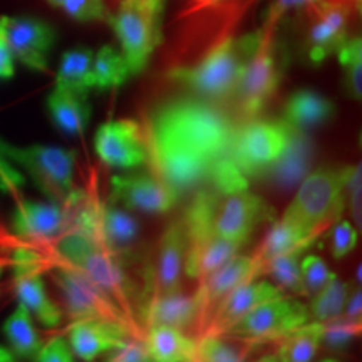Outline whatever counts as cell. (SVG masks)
<instances>
[{"label":"cell","mask_w":362,"mask_h":362,"mask_svg":"<svg viewBox=\"0 0 362 362\" xmlns=\"http://www.w3.org/2000/svg\"><path fill=\"white\" fill-rule=\"evenodd\" d=\"M235 131L232 119L205 99H171L148 119V163L178 193L208 187L228 156Z\"/></svg>","instance_id":"obj_1"},{"label":"cell","mask_w":362,"mask_h":362,"mask_svg":"<svg viewBox=\"0 0 362 362\" xmlns=\"http://www.w3.org/2000/svg\"><path fill=\"white\" fill-rule=\"evenodd\" d=\"M272 216L269 203L248 188L220 192L208 185L198 189L181 221L187 240L216 235L245 243L262 221L274 220Z\"/></svg>","instance_id":"obj_2"},{"label":"cell","mask_w":362,"mask_h":362,"mask_svg":"<svg viewBox=\"0 0 362 362\" xmlns=\"http://www.w3.org/2000/svg\"><path fill=\"white\" fill-rule=\"evenodd\" d=\"M57 253L61 262L83 272L98 287L110 296L123 310L136 332V287L124 269V255L107 250L93 238L78 232L59 237ZM139 334V332H138Z\"/></svg>","instance_id":"obj_3"},{"label":"cell","mask_w":362,"mask_h":362,"mask_svg":"<svg viewBox=\"0 0 362 362\" xmlns=\"http://www.w3.org/2000/svg\"><path fill=\"white\" fill-rule=\"evenodd\" d=\"M259 40L260 30L242 37H226L197 64L176 67L170 78L203 99H223L235 93Z\"/></svg>","instance_id":"obj_4"},{"label":"cell","mask_w":362,"mask_h":362,"mask_svg":"<svg viewBox=\"0 0 362 362\" xmlns=\"http://www.w3.org/2000/svg\"><path fill=\"white\" fill-rule=\"evenodd\" d=\"M163 12L165 0H123L111 17L129 76L141 74L163 42Z\"/></svg>","instance_id":"obj_5"},{"label":"cell","mask_w":362,"mask_h":362,"mask_svg":"<svg viewBox=\"0 0 362 362\" xmlns=\"http://www.w3.org/2000/svg\"><path fill=\"white\" fill-rule=\"evenodd\" d=\"M0 155L19 165L49 202L64 205L74 192V170L78 155L72 149L29 144L17 146L0 139Z\"/></svg>","instance_id":"obj_6"},{"label":"cell","mask_w":362,"mask_h":362,"mask_svg":"<svg viewBox=\"0 0 362 362\" xmlns=\"http://www.w3.org/2000/svg\"><path fill=\"white\" fill-rule=\"evenodd\" d=\"M344 175L346 168L320 166L312 170L297 187L284 216L322 233L341 218L347 203Z\"/></svg>","instance_id":"obj_7"},{"label":"cell","mask_w":362,"mask_h":362,"mask_svg":"<svg viewBox=\"0 0 362 362\" xmlns=\"http://www.w3.org/2000/svg\"><path fill=\"white\" fill-rule=\"evenodd\" d=\"M275 27L277 24L265 22L260 29L259 45L248 59L235 89L240 107L247 116H255L264 110L282 81L284 61L274 37Z\"/></svg>","instance_id":"obj_8"},{"label":"cell","mask_w":362,"mask_h":362,"mask_svg":"<svg viewBox=\"0 0 362 362\" xmlns=\"http://www.w3.org/2000/svg\"><path fill=\"white\" fill-rule=\"evenodd\" d=\"M291 138V126L282 119H253L237 128L228 158L247 180L260 175L282 155Z\"/></svg>","instance_id":"obj_9"},{"label":"cell","mask_w":362,"mask_h":362,"mask_svg":"<svg viewBox=\"0 0 362 362\" xmlns=\"http://www.w3.org/2000/svg\"><path fill=\"white\" fill-rule=\"evenodd\" d=\"M51 277L61 292L62 302H64L67 314L72 320H112V322L124 324L139 339V334L131 325L123 310L116 305V302L93 280L86 277L83 272L61 262L51 270Z\"/></svg>","instance_id":"obj_10"},{"label":"cell","mask_w":362,"mask_h":362,"mask_svg":"<svg viewBox=\"0 0 362 362\" xmlns=\"http://www.w3.org/2000/svg\"><path fill=\"white\" fill-rule=\"evenodd\" d=\"M310 320L309 309L296 298L287 296L272 298L255 307L247 315L230 325L220 336L242 337L250 341L282 339L288 332Z\"/></svg>","instance_id":"obj_11"},{"label":"cell","mask_w":362,"mask_h":362,"mask_svg":"<svg viewBox=\"0 0 362 362\" xmlns=\"http://www.w3.org/2000/svg\"><path fill=\"white\" fill-rule=\"evenodd\" d=\"M110 200L128 210L168 214L178 203L180 193L156 175L128 173L111 176Z\"/></svg>","instance_id":"obj_12"},{"label":"cell","mask_w":362,"mask_h":362,"mask_svg":"<svg viewBox=\"0 0 362 362\" xmlns=\"http://www.w3.org/2000/svg\"><path fill=\"white\" fill-rule=\"evenodd\" d=\"M0 29L13 54V59L29 69L45 72L49 54L56 42V30L47 22L35 17H0Z\"/></svg>","instance_id":"obj_13"},{"label":"cell","mask_w":362,"mask_h":362,"mask_svg":"<svg viewBox=\"0 0 362 362\" xmlns=\"http://www.w3.org/2000/svg\"><path fill=\"white\" fill-rule=\"evenodd\" d=\"M94 151L111 168L133 170L148 163V148L134 121L111 119L94 134Z\"/></svg>","instance_id":"obj_14"},{"label":"cell","mask_w":362,"mask_h":362,"mask_svg":"<svg viewBox=\"0 0 362 362\" xmlns=\"http://www.w3.org/2000/svg\"><path fill=\"white\" fill-rule=\"evenodd\" d=\"M136 337L124 324L104 319H79L71 324L67 344L79 359L96 361L99 356L123 347Z\"/></svg>","instance_id":"obj_15"},{"label":"cell","mask_w":362,"mask_h":362,"mask_svg":"<svg viewBox=\"0 0 362 362\" xmlns=\"http://www.w3.org/2000/svg\"><path fill=\"white\" fill-rule=\"evenodd\" d=\"M315 144L307 131L291 128V138L284 153L260 175L279 192H292L314 170Z\"/></svg>","instance_id":"obj_16"},{"label":"cell","mask_w":362,"mask_h":362,"mask_svg":"<svg viewBox=\"0 0 362 362\" xmlns=\"http://www.w3.org/2000/svg\"><path fill=\"white\" fill-rule=\"evenodd\" d=\"M260 275V269L257 265L253 255H235L220 269L211 272L208 277L200 280L198 287V297L202 304V324L200 329L205 330L211 315L223 298L233 291L237 285L245 280L255 279Z\"/></svg>","instance_id":"obj_17"},{"label":"cell","mask_w":362,"mask_h":362,"mask_svg":"<svg viewBox=\"0 0 362 362\" xmlns=\"http://www.w3.org/2000/svg\"><path fill=\"white\" fill-rule=\"evenodd\" d=\"M285 292L279 285H274L267 280L250 279L242 282L226 296L223 300L216 305V309L208 322L205 334H221L225 332L230 325L252 312L255 307L264 304L272 298L284 297ZM203 334V336H205Z\"/></svg>","instance_id":"obj_18"},{"label":"cell","mask_w":362,"mask_h":362,"mask_svg":"<svg viewBox=\"0 0 362 362\" xmlns=\"http://www.w3.org/2000/svg\"><path fill=\"white\" fill-rule=\"evenodd\" d=\"M16 279H13V288H16L19 304L25 307L40 324L45 327H57L62 320V310L54 304L45 292L44 280L40 277L35 257L30 253L21 252L17 257Z\"/></svg>","instance_id":"obj_19"},{"label":"cell","mask_w":362,"mask_h":362,"mask_svg":"<svg viewBox=\"0 0 362 362\" xmlns=\"http://www.w3.org/2000/svg\"><path fill=\"white\" fill-rule=\"evenodd\" d=\"M12 215V230L25 240H52L64 235L69 228L67 211L62 205L49 202L39 203L17 197Z\"/></svg>","instance_id":"obj_20"},{"label":"cell","mask_w":362,"mask_h":362,"mask_svg":"<svg viewBox=\"0 0 362 362\" xmlns=\"http://www.w3.org/2000/svg\"><path fill=\"white\" fill-rule=\"evenodd\" d=\"M349 11L341 4H319V13L307 35L305 52L312 64H320L336 54L347 37Z\"/></svg>","instance_id":"obj_21"},{"label":"cell","mask_w":362,"mask_h":362,"mask_svg":"<svg viewBox=\"0 0 362 362\" xmlns=\"http://www.w3.org/2000/svg\"><path fill=\"white\" fill-rule=\"evenodd\" d=\"M146 325H170L180 330H192L202 324V304L198 293L175 292L153 293L143 312Z\"/></svg>","instance_id":"obj_22"},{"label":"cell","mask_w":362,"mask_h":362,"mask_svg":"<svg viewBox=\"0 0 362 362\" xmlns=\"http://www.w3.org/2000/svg\"><path fill=\"white\" fill-rule=\"evenodd\" d=\"M187 232L183 221H173L166 226L160 238L155 264V288L153 293L178 291L187 257Z\"/></svg>","instance_id":"obj_23"},{"label":"cell","mask_w":362,"mask_h":362,"mask_svg":"<svg viewBox=\"0 0 362 362\" xmlns=\"http://www.w3.org/2000/svg\"><path fill=\"white\" fill-rule=\"evenodd\" d=\"M319 235L320 232H315L309 226L287 218V216L275 220L272 228L262 240L260 247L253 253V259L259 265L260 274L264 265L274 257L284 255L288 252H304L312 247V243H315Z\"/></svg>","instance_id":"obj_24"},{"label":"cell","mask_w":362,"mask_h":362,"mask_svg":"<svg viewBox=\"0 0 362 362\" xmlns=\"http://www.w3.org/2000/svg\"><path fill=\"white\" fill-rule=\"evenodd\" d=\"M243 245L245 243L216 237V235L188 240L183 272L189 279L203 280L211 272L220 269L230 259L238 255Z\"/></svg>","instance_id":"obj_25"},{"label":"cell","mask_w":362,"mask_h":362,"mask_svg":"<svg viewBox=\"0 0 362 362\" xmlns=\"http://www.w3.org/2000/svg\"><path fill=\"white\" fill-rule=\"evenodd\" d=\"M139 235V223L129 211L121 210L115 205H103L99 208L96 235L94 242L106 247L107 250L128 257Z\"/></svg>","instance_id":"obj_26"},{"label":"cell","mask_w":362,"mask_h":362,"mask_svg":"<svg viewBox=\"0 0 362 362\" xmlns=\"http://www.w3.org/2000/svg\"><path fill=\"white\" fill-rule=\"evenodd\" d=\"M336 104L312 89H298L287 99L282 121L293 129L309 131L332 119Z\"/></svg>","instance_id":"obj_27"},{"label":"cell","mask_w":362,"mask_h":362,"mask_svg":"<svg viewBox=\"0 0 362 362\" xmlns=\"http://www.w3.org/2000/svg\"><path fill=\"white\" fill-rule=\"evenodd\" d=\"M144 347L151 362H197V341L170 325H149Z\"/></svg>","instance_id":"obj_28"},{"label":"cell","mask_w":362,"mask_h":362,"mask_svg":"<svg viewBox=\"0 0 362 362\" xmlns=\"http://www.w3.org/2000/svg\"><path fill=\"white\" fill-rule=\"evenodd\" d=\"M47 110L54 124L66 134L81 136L88 129L90 121L88 98L56 86L47 98Z\"/></svg>","instance_id":"obj_29"},{"label":"cell","mask_w":362,"mask_h":362,"mask_svg":"<svg viewBox=\"0 0 362 362\" xmlns=\"http://www.w3.org/2000/svg\"><path fill=\"white\" fill-rule=\"evenodd\" d=\"M93 57L94 52L88 47H74L66 51L59 64L56 86L88 98L89 90L94 89Z\"/></svg>","instance_id":"obj_30"},{"label":"cell","mask_w":362,"mask_h":362,"mask_svg":"<svg viewBox=\"0 0 362 362\" xmlns=\"http://www.w3.org/2000/svg\"><path fill=\"white\" fill-rule=\"evenodd\" d=\"M2 332L13 356L19 359H34L42 347V339L33 322V315L22 304L17 305V309L7 317L2 325Z\"/></svg>","instance_id":"obj_31"},{"label":"cell","mask_w":362,"mask_h":362,"mask_svg":"<svg viewBox=\"0 0 362 362\" xmlns=\"http://www.w3.org/2000/svg\"><path fill=\"white\" fill-rule=\"evenodd\" d=\"M131 78L123 54L111 45H104L93 57L94 89L106 90L123 86Z\"/></svg>","instance_id":"obj_32"},{"label":"cell","mask_w":362,"mask_h":362,"mask_svg":"<svg viewBox=\"0 0 362 362\" xmlns=\"http://www.w3.org/2000/svg\"><path fill=\"white\" fill-rule=\"evenodd\" d=\"M349 293L351 285L341 282L336 275L324 288L312 296L310 305L307 307L310 319H314V322H327L341 317Z\"/></svg>","instance_id":"obj_33"},{"label":"cell","mask_w":362,"mask_h":362,"mask_svg":"<svg viewBox=\"0 0 362 362\" xmlns=\"http://www.w3.org/2000/svg\"><path fill=\"white\" fill-rule=\"evenodd\" d=\"M282 339L279 349L280 362H312L320 346L319 322H307Z\"/></svg>","instance_id":"obj_34"},{"label":"cell","mask_w":362,"mask_h":362,"mask_svg":"<svg viewBox=\"0 0 362 362\" xmlns=\"http://www.w3.org/2000/svg\"><path fill=\"white\" fill-rule=\"evenodd\" d=\"M300 253L302 252H288L284 255L274 257L264 265L262 274H269L284 292L287 291L293 296L309 297L300 274V260H298Z\"/></svg>","instance_id":"obj_35"},{"label":"cell","mask_w":362,"mask_h":362,"mask_svg":"<svg viewBox=\"0 0 362 362\" xmlns=\"http://www.w3.org/2000/svg\"><path fill=\"white\" fill-rule=\"evenodd\" d=\"M344 69V88L356 101L362 98V42L361 37H347L336 52Z\"/></svg>","instance_id":"obj_36"},{"label":"cell","mask_w":362,"mask_h":362,"mask_svg":"<svg viewBox=\"0 0 362 362\" xmlns=\"http://www.w3.org/2000/svg\"><path fill=\"white\" fill-rule=\"evenodd\" d=\"M197 362H245V356L220 334H205L197 342Z\"/></svg>","instance_id":"obj_37"},{"label":"cell","mask_w":362,"mask_h":362,"mask_svg":"<svg viewBox=\"0 0 362 362\" xmlns=\"http://www.w3.org/2000/svg\"><path fill=\"white\" fill-rule=\"evenodd\" d=\"M361 332V320H351L347 317H337V319L319 322V337L320 344L334 351H341L354 341Z\"/></svg>","instance_id":"obj_38"},{"label":"cell","mask_w":362,"mask_h":362,"mask_svg":"<svg viewBox=\"0 0 362 362\" xmlns=\"http://www.w3.org/2000/svg\"><path fill=\"white\" fill-rule=\"evenodd\" d=\"M300 274L307 296H314L336 277V274L329 269V265L319 255H305L300 264Z\"/></svg>","instance_id":"obj_39"},{"label":"cell","mask_w":362,"mask_h":362,"mask_svg":"<svg viewBox=\"0 0 362 362\" xmlns=\"http://www.w3.org/2000/svg\"><path fill=\"white\" fill-rule=\"evenodd\" d=\"M59 7L79 22H110L112 17L104 0H62Z\"/></svg>","instance_id":"obj_40"},{"label":"cell","mask_w":362,"mask_h":362,"mask_svg":"<svg viewBox=\"0 0 362 362\" xmlns=\"http://www.w3.org/2000/svg\"><path fill=\"white\" fill-rule=\"evenodd\" d=\"M359 242V230L356 228L351 221L339 218L332 226V235H330V252L336 260L347 257L357 247Z\"/></svg>","instance_id":"obj_41"},{"label":"cell","mask_w":362,"mask_h":362,"mask_svg":"<svg viewBox=\"0 0 362 362\" xmlns=\"http://www.w3.org/2000/svg\"><path fill=\"white\" fill-rule=\"evenodd\" d=\"M344 192H346V202H349L352 218L356 220L357 230L361 232L362 223V168L361 165L347 166L344 175Z\"/></svg>","instance_id":"obj_42"},{"label":"cell","mask_w":362,"mask_h":362,"mask_svg":"<svg viewBox=\"0 0 362 362\" xmlns=\"http://www.w3.org/2000/svg\"><path fill=\"white\" fill-rule=\"evenodd\" d=\"M35 362H74L72 351L67 341L62 337H52L51 341L42 344L37 354L34 357Z\"/></svg>","instance_id":"obj_43"},{"label":"cell","mask_w":362,"mask_h":362,"mask_svg":"<svg viewBox=\"0 0 362 362\" xmlns=\"http://www.w3.org/2000/svg\"><path fill=\"white\" fill-rule=\"evenodd\" d=\"M24 183V175L19 170L13 168V165L6 156L0 155V192L17 198Z\"/></svg>","instance_id":"obj_44"},{"label":"cell","mask_w":362,"mask_h":362,"mask_svg":"<svg viewBox=\"0 0 362 362\" xmlns=\"http://www.w3.org/2000/svg\"><path fill=\"white\" fill-rule=\"evenodd\" d=\"M106 362H151V359H149L141 339L133 337L123 347L111 351L110 359Z\"/></svg>","instance_id":"obj_45"},{"label":"cell","mask_w":362,"mask_h":362,"mask_svg":"<svg viewBox=\"0 0 362 362\" xmlns=\"http://www.w3.org/2000/svg\"><path fill=\"white\" fill-rule=\"evenodd\" d=\"M322 0H277L270 8V12L267 13L265 22L270 24H277L287 12L297 11V8H305L309 6H319Z\"/></svg>","instance_id":"obj_46"},{"label":"cell","mask_w":362,"mask_h":362,"mask_svg":"<svg viewBox=\"0 0 362 362\" xmlns=\"http://www.w3.org/2000/svg\"><path fill=\"white\" fill-rule=\"evenodd\" d=\"M16 59L8 47L6 35L0 29V79H11L16 74Z\"/></svg>","instance_id":"obj_47"},{"label":"cell","mask_w":362,"mask_h":362,"mask_svg":"<svg viewBox=\"0 0 362 362\" xmlns=\"http://www.w3.org/2000/svg\"><path fill=\"white\" fill-rule=\"evenodd\" d=\"M344 317L351 320H361L362 315V293H361V285H357L356 291H351L349 298H347L346 307L342 312Z\"/></svg>","instance_id":"obj_48"},{"label":"cell","mask_w":362,"mask_h":362,"mask_svg":"<svg viewBox=\"0 0 362 362\" xmlns=\"http://www.w3.org/2000/svg\"><path fill=\"white\" fill-rule=\"evenodd\" d=\"M257 362H279V359H277V357H274V356H265V357H262V359H259Z\"/></svg>","instance_id":"obj_49"},{"label":"cell","mask_w":362,"mask_h":362,"mask_svg":"<svg viewBox=\"0 0 362 362\" xmlns=\"http://www.w3.org/2000/svg\"><path fill=\"white\" fill-rule=\"evenodd\" d=\"M356 279H357V285H361V264L357 265V274H356Z\"/></svg>","instance_id":"obj_50"},{"label":"cell","mask_w":362,"mask_h":362,"mask_svg":"<svg viewBox=\"0 0 362 362\" xmlns=\"http://www.w3.org/2000/svg\"><path fill=\"white\" fill-rule=\"evenodd\" d=\"M47 2L51 4V6H54V7H59V6H61L62 0H47Z\"/></svg>","instance_id":"obj_51"},{"label":"cell","mask_w":362,"mask_h":362,"mask_svg":"<svg viewBox=\"0 0 362 362\" xmlns=\"http://www.w3.org/2000/svg\"><path fill=\"white\" fill-rule=\"evenodd\" d=\"M322 362H339V361H336V359H325V361H322Z\"/></svg>","instance_id":"obj_52"}]
</instances>
